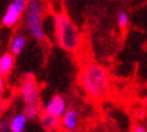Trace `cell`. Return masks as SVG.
<instances>
[{"label": "cell", "instance_id": "cell-12", "mask_svg": "<svg viewBox=\"0 0 147 132\" xmlns=\"http://www.w3.org/2000/svg\"><path fill=\"white\" fill-rule=\"evenodd\" d=\"M23 113L24 116L28 119H36L39 117L40 113H42V105H24V109H23Z\"/></svg>", "mask_w": 147, "mask_h": 132}, {"label": "cell", "instance_id": "cell-5", "mask_svg": "<svg viewBox=\"0 0 147 132\" xmlns=\"http://www.w3.org/2000/svg\"><path fill=\"white\" fill-rule=\"evenodd\" d=\"M66 109H67V102L65 100V97L59 96V94H55V96H53L45 104V106L42 108V112L61 119V116L65 113Z\"/></svg>", "mask_w": 147, "mask_h": 132}, {"label": "cell", "instance_id": "cell-11", "mask_svg": "<svg viewBox=\"0 0 147 132\" xmlns=\"http://www.w3.org/2000/svg\"><path fill=\"white\" fill-rule=\"evenodd\" d=\"M15 66V57L11 53H4L0 55V75L5 77L12 71Z\"/></svg>", "mask_w": 147, "mask_h": 132}, {"label": "cell", "instance_id": "cell-16", "mask_svg": "<svg viewBox=\"0 0 147 132\" xmlns=\"http://www.w3.org/2000/svg\"><path fill=\"white\" fill-rule=\"evenodd\" d=\"M131 132H147V127H144V125H135L134 128H132V131Z\"/></svg>", "mask_w": 147, "mask_h": 132}, {"label": "cell", "instance_id": "cell-18", "mask_svg": "<svg viewBox=\"0 0 147 132\" xmlns=\"http://www.w3.org/2000/svg\"><path fill=\"white\" fill-rule=\"evenodd\" d=\"M62 1H67V0H62Z\"/></svg>", "mask_w": 147, "mask_h": 132}, {"label": "cell", "instance_id": "cell-8", "mask_svg": "<svg viewBox=\"0 0 147 132\" xmlns=\"http://www.w3.org/2000/svg\"><path fill=\"white\" fill-rule=\"evenodd\" d=\"M40 125L46 132H55L59 128V119L51 114H47L45 112H42L39 116Z\"/></svg>", "mask_w": 147, "mask_h": 132}, {"label": "cell", "instance_id": "cell-4", "mask_svg": "<svg viewBox=\"0 0 147 132\" xmlns=\"http://www.w3.org/2000/svg\"><path fill=\"white\" fill-rule=\"evenodd\" d=\"M20 94H22L24 105H39V86L36 84L35 77L31 73H26L23 75V81L20 85Z\"/></svg>", "mask_w": 147, "mask_h": 132}, {"label": "cell", "instance_id": "cell-10", "mask_svg": "<svg viewBox=\"0 0 147 132\" xmlns=\"http://www.w3.org/2000/svg\"><path fill=\"white\" fill-rule=\"evenodd\" d=\"M27 125V117L23 112L13 114L8 121V128L11 132H24Z\"/></svg>", "mask_w": 147, "mask_h": 132}, {"label": "cell", "instance_id": "cell-2", "mask_svg": "<svg viewBox=\"0 0 147 132\" xmlns=\"http://www.w3.org/2000/svg\"><path fill=\"white\" fill-rule=\"evenodd\" d=\"M54 38L58 46L69 53L77 51L81 46V32L78 27L63 12L54 15Z\"/></svg>", "mask_w": 147, "mask_h": 132}, {"label": "cell", "instance_id": "cell-15", "mask_svg": "<svg viewBox=\"0 0 147 132\" xmlns=\"http://www.w3.org/2000/svg\"><path fill=\"white\" fill-rule=\"evenodd\" d=\"M0 132H11L8 128V121H0Z\"/></svg>", "mask_w": 147, "mask_h": 132}, {"label": "cell", "instance_id": "cell-7", "mask_svg": "<svg viewBox=\"0 0 147 132\" xmlns=\"http://www.w3.org/2000/svg\"><path fill=\"white\" fill-rule=\"evenodd\" d=\"M23 13L19 11L12 3H9L8 7H7V11L3 15V19H1V23H3V26L4 27H13L16 26L20 20V16H22Z\"/></svg>", "mask_w": 147, "mask_h": 132}, {"label": "cell", "instance_id": "cell-14", "mask_svg": "<svg viewBox=\"0 0 147 132\" xmlns=\"http://www.w3.org/2000/svg\"><path fill=\"white\" fill-rule=\"evenodd\" d=\"M11 3H12V4L23 13L24 12V9H26V7H27V4H28V0H12Z\"/></svg>", "mask_w": 147, "mask_h": 132}, {"label": "cell", "instance_id": "cell-6", "mask_svg": "<svg viewBox=\"0 0 147 132\" xmlns=\"http://www.w3.org/2000/svg\"><path fill=\"white\" fill-rule=\"evenodd\" d=\"M59 127L66 132H76L80 127V112L76 108H67L59 119Z\"/></svg>", "mask_w": 147, "mask_h": 132}, {"label": "cell", "instance_id": "cell-17", "mask_svg": "<svg viewBox=\"0 0 147 132\" xmlns=\"http://www.w3.org/2000/svg\"><path fill=\"white\" fill-rule=\"evenodd\" d=\"M28 1H34V3H36V1H42V0H28Z\"/></svg>", "mask_w": 147, "mask_h": 132}, {"label": "cell", "instance_id": "cell-9", "mask_svg": "<svg viewBox=\"0 0 147 132\" xmlns=\"http://www.w3.org/2000/svg\"><path fill=\"white\" fill-rule=\"evenodd\" d=\"M26 44H27V38L24 34L13 35V38L11 39V43H9V53L12 54L13 57H16L24 50Z\"/></svg>", "mask_w": 147, "mask_h": 132}, {"label": "cell", "instance_id": "cell-13", "mask_svg": "<svg viewBox=\"0 0 147 132\" xmlns=\"http://www.w3.org/2000/svg\"><path fill=\"white\" fill-rule=\"evenodd\" d=\"M129 23V18H128V13L124 12V11H121V12L117 13V24L120 28H125V27L128 26Z\"/></svg>", "mask_w": 147, "mask_h": 132}, {"label": "cell", "instance_id": "cell-1", "mask_svg": "<svg viewBox=\"0 0 147 132\" xmlns=\"http://www.w3.org/2000/svg\"><path fill=\"white\" fill-rule=\"evenodd\" d=\"M80 85L93 100H102L111 92V77L108 70L98 62H88L80 71Z\"/></svg>", "mask_w": 147, "mask_h": 132}, {"label": "cell", "instance_id": "cell-3", "mask_svg": "<svg viewBox=\"0 0 147 132\" xmlns=\"http://www.w3.org/2000/svg\"><path fill=\"white\" fill-rule=\"evenodd\" d=\"M43 5L42 1H28L24 9V26L30 35L36 40L45 39V28H43Z\"/></svg>", "mask_w": 147, "mask_h": 132}]
</instances>
